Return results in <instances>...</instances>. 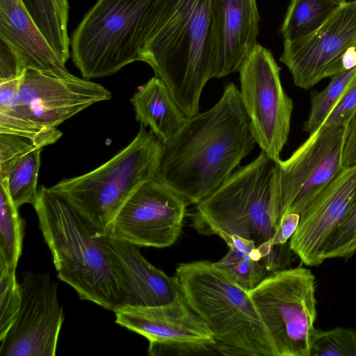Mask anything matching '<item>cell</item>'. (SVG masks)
<instances>
[{
    "label": "cell",
    "instance_id": "10",
    "mask_svg": "<svg viewBox=\"0 0 356 356\" xmlns=\"http://www.w3.org/2000/svg\"><path fill=\"white\" fill-rule=\"evenodd\" d=\"M348 125L321 126L286 160L277 162L280 222L287 212L300 214L344 168Z\"/></svg>",
    "mask_w": 356,
    "mask_h": 356
},
{
    "label": "cell",
    "instance_id": "20",
    "mask_svg": "<svg viewBox=\"0 0 356 356\" xmlns=\"http://www.w3.org/2000/svg\"><path fill=\"white\" fill-rule=\"evenodd\" d=\"M131 102L136 120L145 127H149L162 143L180 129L186 117L165 83L156 76L138 88Z\"/></svg>",
    "mask_w": 356,
    "mask_h": 356
},
{
    "label": "cell",
    "instance_id": "5",
    "mask_svg": "<svg viewBox=\"0 0 356 356\" xmlns=\"http://www.w3.org/2000/svg\"><path fill=\"white\" fill-rule=\"evenodd\" d=\"M163 0H98L74 30L72 60L87 79L142 61Z\"/></svg>",
    "mask_w": 356,
    "mask_h": 356
},
{
    "label": "cell",
    "instance_id": "3",
    "mask_svg": "<svg viewBox=\"0 0 356 356\" xmlns=\"http://www.w3.org/2000/svg\"><path fill=\"white\" fill-rule=\"evenodd\" d=\"M187 116L199 113L207 82L216 78L218 42L210 0H163L143 54Z\"/></svg>",
    "mask_w": 356,
    "mask_h": 356
},
{
    "label": "cell",
    "instance_id": "29",
    "mask_svg": "<svg viewBox=\"0 0 356 356\" xmlns=\"http://www.w3.org/2000/svg\"><path fill=\"white\" fill-rule=\"evenodd\" d=\"M22 302L20 284L15 271H0V340L16 321Z\"/></svg>",
    "mask_w": 356,
    "mask_h": 356
},
{
    "label": "cell",
    "instance_id": "24",
    "mask_svg": "<svg viewBox=\"0 0 356 356\" xmlns=\"http://www.w3.org/2000/svg\"><path fill=\"white\" fill-rule=\"evenodd\" d=\"M7 187L0 183V271H16L22 251L23 223Z\"/></svg>",
    "mask_w": 356,
    "mask_h": 356
},
{
    "label": "cell",
    "instance_id": "1",
    "mask_svg": "<svg viewBox=\"0 0 356 356\" xmlns=\"http://www.w3.org/2000/svg\"><path fill=\"white\" fill-rule=\"evenodd\" d=\"M256 144L240 91L228 83L209 110L186 117L163 143L157 179L197 204L220 187Z\"/></svg>",
    "mask_w": 356,
    "mask_h": 356
},
{
    "label": "cell",
    "instance_id": "18",
    "mask_svg": "<svg viewBox=\"0 0 356 356\" xmlns=\"http://www.w3.org/2000/svg\"><path fill=\"white\" fill-rule=\"evenodd\" d=\"M108 238L127 280L126 305H161L173 301L181 291L177 277H170L152 265L142 255L139 246L109 235Z\"/></svg>",
    "mask_w": 356,
    "mask_h": 356
},
{
    "label": "cell",
    "instance_id": "23",
    "mask_svg": "<svg viewBox=\"0 0 356 356\" xmlns=\"http://www.w3.org/2000/svg\"><path fill=\"white\" fill-rule=\"evenodd\" d=\"M344 0H291L280 33L284 40L310 34L321 26Z\"/></svg>",
    "mask_w": 356,
    "mask_h": 356
},
{
    "label": "cell",
    "instance_id": "19",
    "mask_svg": "<svg viewBox=\"0 0 356 356\" xmlns=\"http://www.w3.org/2000/svg\"><path fill=\"white\" fill-rule=\"evenodd\" d=\"M0 41L18 56L25 70L65 67L24 0H0Z\"/></svg>",
    "mask_w": 356,
    "mask_h": 356
},
{
    "label": "cell",
    "instance_id": "37",
    "mask_svg": "<svg viewBox=\"0 0 356 356\" xmlns=\"http://www.w3.org/2000/svg\"><path fill=\"white\" fill-rule=\"evenodd\" d=\"M355 47L356 48V43H355Z\"/></svg>",
    "mask_w": 356,
    "mask_h": 356
},
{
    "label": "cell",
    "instance_id": "38",
    "mask_svg": "<svg viewBox=\"0 0 356 356\" xmlns=\"http://www.w3.org/2000/svg\"><path fill=\"white\" fill-rule=\"evenodd\" d=\"M344 1H346V0H344Z\"/></svg>",
    "mask_w": 356,
    "mask_h": 356
},
{
    "label": "cell",
    "instance_id": "30",
    "mask_svg": "<svg viewBox=\"0 0 356 356\" xmlns=\"http://www.w3.org/2000/svg\"><path fill=\"white\" fill-rule=\"evenodd\" d=\"M355 253L356 201L332 238L326 258L348 259Z\"/></svg>",
    "mask_w": 356,
    "mask_h": 356
},
{
    "label": "cell",
    "instance_id": "35",
    "mask_svg": "<svg viewBox=\"0 0 356 356\" xmlns=\"http://www.w3.org/2000/svg\"><path fill=\"white\" fill-rule=\"evenodd\" d=\"M343 164L345 168L356 164V113L348 125Z\"/></svg>",
    "mask_w": 356,
    "mask_h": 356
},
{
    "label": "cell",
    "instance_id": "15",
    "mask_svg": "<svg viewBox=\"0 0 356 356\" xmlns=\"http://www.w3.org/2000/svg\"><path fill=\"white\" fill-rule=\"evenodd\" d=\"M20 95L35 120L54 127L87 107L112 98L103 86L77 77L65 67L26 68L21 79Z\"/></svg>",
    "mask_w": 356,
    "mask_h": 356
},
{
    "label": "cell",
    "instance_id": "32",
    "mask_svg": "<svg viewBox=\"0 0 356 356\" xmlns=\"http://www.w3.org/2000/svg\"><path fill=\"white\" fill-rule=\"evenodd\" d=\"M355 113L356 75L321 126L349 125Z\"/></svg>",
    "mask_w": 356,
    "mask_h": 356
},
{
    "label": "cell",
    "instance_id": "11",
    "mask_svg": "<svg viewBox=\"0 0 356 356\" xmlns=\"http://www.w3.org/2000/svg\"><path fill=\"white\" fill-rule=\"evenodd\" d=\"M114 313L116 323L149 341V355H197L216 351L213 334L188 305L181 291L164 305H126Z\"/></svg>",
    "mask_w": 356,
    "mask_h": 356
},
{
    "label": "cell",
    "instance_id": "6",
    "mask_svg": "<svg viewBox=\"0 0 356 356\" xmlns=\"http://www.w3.org/2000/svg\"><path fill=\"white\" fill-rule=\"evenodd\" d=\"M193 220L204 234L238 235L257 246L271 239L280 223L277 162L261 152L196 204Z\"/></svg>",
    "mask_w": 356,
    "mask_h": 356
},
{
    "label": "cell",
    "instance_id": "26",
    "mask_svg": "<svg viewBox=\"0 0 356 356\" xmlns=\"http://www.w3.org/2000/svg\"><path fill=\"white\" fill-rule=\"evenodd\" d=\"M356 75V67L343 70L331 77L327 87L311 96L310 111L303 130L309 134L316 131L325 120Z\"/></svg>",
    "mask_w": 356,
    "mask_h": 356
},
{
    "label": "cell",
    "instance_id": "13",
    "mask_svg": "<svg viewBox=\"0 0 356 356\" xmlns=\"http://www.w3.org/2000/svg\"><path fill=\"white\" fill-rule=\"evenodd\" d=\"M188 205L156 178L149 180L126 202L107 235L139 247H170L181 233Z\"/></svg>",
    "mask_w": 356,
    "mask_h": 356
},
{
    "label": "cell",
    "instance_id": "12",
    "mask_svg": "<svg viewBox=\"0 0 356 356\" xmlns=\"http://www.w3.org/2000/svg\"><path fill=\"white\" fill-rule=\"evenodd\" d=\"M355 43L356 0L345 1L314 32L284 40L280 61L287 67L297 87L309 90L343 71L342 56Z\"/></svg>",
    "mask_w": 356,
    "mask_h": 356
},
{
    "label": "cell",
    "instance_id": "17",
    "mask_svg": "<svg viewBox=\"0 0 356 356\" xmlns=\"http://www.w3.org/2000/svg\"><path fill=\"white\" fill-rule=\"evenodd\" d=\"M218 42L216 78L238 72L259 44L260 17L257 0H210Z\"/></svg>",
    "mask_w": 356,
    "mask_h": 356
},
{
    "label": "cell",
    "instance_id": "33",
    "mask_svg": "<svg viewBox=\"0 0 356 356\" xmlns=\"http://www.w3.org/2000/svg\"><path fill=\"white\" fill-rule=\"evenodd\" d=\"M24 71L18 56L1 41L0 81L20 77Z\"/></svg>",
    "mask_w": 356,
    "mask_h": 356
},
{
    "label": "cell",
    "instance_id": "7",
    "mask_svg": "<svg viewBox=\"0 0 356 356\" xmlns=\"http://www.w3.org/2000/svg\"><path fill=\"white\" fill-rule=\"evenodd\" d=\"M163 143L140 124L132 141L108 161L84 175L51 186L63 194L99 232L107 234L126 202L158 176Z\"/></svg>",
    "mask_w": 356,
    "mask_h": 356
},
{
    "label": "cell",
    "instance_id": "36",
    "mask_svg": "<svg viewBox=\"0 0 356 356\" xmlns=\"http://www.w3.org/2000/svg\"><path fill=\"white\" fill-rule=\"evenodd\" d=\"M342 66L344 70L356 67V48L355 46L349 47L341 58Z\"/></svg>",
    "mask_w": 356,
    "mask_h": 356
},
{
    "label": "cell",
    "instance_id": "14",
    "mask_svg": "<svg viewBox=\"0 0 356 356\" xmlns=\"http://www.w3.org/2000/svg\"><path fill=\"white\" fill-rule=\"evenodd\" d=\"M16 321L1 339V356H54L64 316L58 285L47 273L23 272Z\"/></svg>",
    "mask_w": 356,
    "mask_h": 356
},
{
    "label": "cell",
    "instance_id": "2",
    "mask_svg": "<svg viewBox=\"0 0 356 356\" xmlns=\"http://www.w3.org/2000/svg\"><path fill=\"white\" fill-rule=\"evenodd\" d=\"M33 206L58 278L81 300L113 312L125 306L127 280L108 235L52 187L41 186Z\"/></svg>",
    "mask_w": 356,
    "mask_h": 356
},
{
    "label": "cell",
    "instance_id": "16",
    "mask_svg": "<svg viewBox=\"0 0 356 356\" xmlns=\"http://www.w3.org/2000/svg\"><path fill=\"white\" fill-rule=\"evenodd\" d=\"M356 201V164L345 168L300 214L291 250L307 266L327 259L336 231Z\"/></svg>",
    "mask_w": 356,
    "mask_h": 356
},
{
    "label": "cell",
    "instance_id": "4",
    "mask_svg": "<svg viewBox=\"0 0 356 356\" xmlns=\"http://www.w3.org/2000/svg\"><path fill=\"white\" fill-rule=\"evenodd\" d=\"M176 277L188 305L213 334L218 354L277 356L248 291L214 262L180 264Z\"/></svg>",
    "mask_w": 356,
    "mask_h": 356
},
{
    "label": "cell",
    "instance_id": "31",
    "mask_svg": "<svg viewBox=\"0 0 356 356\" xmlns=\"http://www.w3.org/2000/svg\"><path fill=\"white\" fill-rule=\"evenodd\" d=\"M37 147L26 138L0 133V181L6 180L12 168L23 156Z\"/></svg>",
    "mask_w": 356,
    "mask_h": 356
},
{
    "label": "cell",
    "instance_id": "8",
    "mask_svg": "<svg viewBox=\"0 0 356 356\" xmlns=\"http://www.w3.org/2000/svg\"><path fill=\"white\" fill-rule=\"evenodd\" d=\"M277 356H310L317 329L316 279L307 268L275 270L248 291Z\"/></svg>",
    "mask_w": 356,
    "mask_h": 356
},
{
    "label": "cell",
    "instance_id": "25",
    "mask_svg": "<svg viewBox=\"0 0 356 356\" xmlns=\"http://www.w3.org/2000/svg\"><path fill=\"white\" fill-rule=\"evenodd\" d=\"M42 149L37 147L23 156L12 168L6 180L0 181L6 184L17 208L24 204H33L35 201Z\"/></svg>",
    "mask_w": 356,
    "mask_h": 356
},
{
    "label": "cell",
    "instance_id": "22",
    "mask_svg": "<svg viewBox=\"0 0 356 356\" xmlns=\"http://www.w3.org/2000/svg\"><path fill=\"white\" fill-rule=\"evenodd\" d=\"M42 34L65 64L70 56L68 0H24Z\"/></svg>",
    "mask_w": 356,
    "mask_h": 356
},
{
    "label": "cell",
    "instance_id": "9",
    "mask_svg": "<svg viewBox=\"0 0 356 356\" xmlns=\"http://www.w3.org/2000/svg\"><path fill=\"white\" fill-rule=\"evenodd\" d=\"M271 51L258 44L239 68L240 95L252 134L268 157L278 162L287 143L293 108Z\"/></svg>",
    "mask_w": 356,
    "mask_h": 356
},
{
    "label": "cell",
    "instance_id": "27",
    "mask_svg": "<svg viewBox=\"0 0 356 356\" xmlns=\"http://www.w3.org/2000/svg\"><path fill=\"white\" fill-rule=\"evenodd\" d=\"M269 256L268 248L259 245L236 263L219 268L238 286L249 291L271 273L267 264Z\"/></svg>",
    "mask_w": 356,
    "mask_h": 356
},
{
    "label": "cell",
    "instance_id": "34",
    "mask_svg": "<svg viewBox=\"0 0 356 356\" xmlns=\"http://www.w3.org/2000/svg\"><path fill=\"white\" fill-rule=\"evenodd\" d=\"M300 220V215L296 212L284 213L270 241L273 245L286 244L296 232Z\"/></svg>",
    "mask_w": 356,
    "mask_h": 356
},
{
    "label": "cell",
    "instance_id": "28",
    "mask_svg": "<svg viewBox=\"0 0 356 356\" xmlns=\"http://www.w3.org/2000/svg\"><path fill=\"white\" fill-rule=\"evenodd\" d=\"M310 356H356V330L348 327L317 329L312 338Z\"/></svg>",
    "mask_w": 356,
    "mask_h": 356
},
{
    "label": "cell",
    "instance_id": "21",
    "mask_svg": "<svg viewBox=\"0 0 356 356\" xmlns=\"http://www.w3.org/2000/svg\"><path fill=\"white\" fill-rule=\"evenodd\" d=\"M21 79L0 81V133L26 138L40 148L55 143L62 132L31 116L21 99Z\"/></svg>",
    "mask_w": 356,
    "mask_h": 356
}]
</instances>
